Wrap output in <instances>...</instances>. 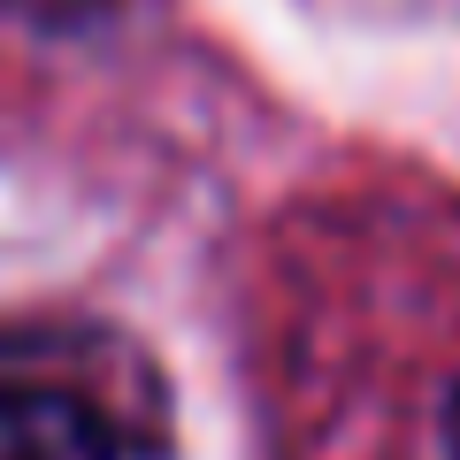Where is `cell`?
<instances>
[{
  "label": "cell",
  "mask_w": 460,
  "mask_h": 460,
  "mask_svg": "<svg viewBox=\"0 0 460 460\" xmlns=\"http://www.w3.org/2000/svg\"><path fill=\"white\" fill-rule=\"evenodd\" d=\"M0 460H115V438L69 392L0 384Z\"/></svg>",
  "instance_id": "6da1fadb"
},
{
  "label": "cell",
  "mask_w": 460,
  "mask_h": 460,
  "mask_svg": "<svg viewBox=\"0 0 460 460\" xmlns=\"http://www.w3.org/2000/svg\"><path fill=\"white\" fill-rule=\"evenodd\" d=\"M445 453L460 460V384H453V407H445Z\"/></svg>",
  "instance_id": "7a4b0ae2"
}]
</instances>
